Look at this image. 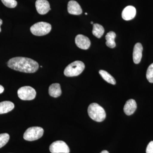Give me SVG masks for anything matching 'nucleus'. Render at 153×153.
Masks as SVG:
<instances>
[{"label": "nucleus", "instance_id": "nucleus-1", "mask_svg": "<svg viewBox=\"0 0 153 153\" xmlns=\"http://www.w3.org/2000/svg\"><path fill=\"white\" fill-rule=\"evenodd\" d=\"M7 65L10 68L16 71L28 73H34L39 68L38 63L36 61L25 57L11 58L7 62Z\"/></svg>", "mask_w": 153, "mask_h": 153}, {"label": "nucleus", "instance_id": "nucleus-25", "mask_svg": "<svg viewBox=\"0 0 153 153\" xmlns=\"http://www.w3.org/2000/svg\"><path fill=\"white\" fill-rule=\"evenodd\" d=\"M100 153H109L106 150H104L103 151H102V152H101Z\"/></svg>", "mask_w": 153, "mask_h": 153}, {"label": "nucleus", "instance_id": "nucleus-21", "mask_svg": "<svg viewBox=\"0 0 153 153\" xmlns=\"http://www.w3.org/2000/svg\"><path fill=\"white\" fill-rule=\"evenodd\" d=\"M6 7L10 8H13L16 7L17 2L16 0H1Z\"/></svg>", "mask_w": 153, "mask_h": 153}, {"label": "nucleus", "instance_id": "nucleus-4", "mask_svg": "<svg viewBox=\"0 0 153 153\" xmlns=\"http://www.w3.org/2000/svg\"><path fill=\"white\" fill-rule=\"evenodd\" d=\"M52 29L51 25L47 22H40L36 23L30 28V31L35 36H41L47 35Z\"/></svg>", "mask_w": 153, "mask_h": 153}, {"label": "nucleus", "instance_id": "nucleus-17", "mask_svg": "<svg viewBox=\"0 0 153 153\" xmlns=\"http://www.w3.org/2000/svg\"><path fill=\"white\" fill-rule=\"evenodd\" d=\"M104 31V28L102 25L98 24H94L92 33L97 38H101L103 36Z\"/></svg>", "mask_w": 153, "mask_h": 153}, {"label": "nucleus", "instance_id": "nucleus-5", "mask_svg": "<svg viewBox=\"0 0 153 153\" xmlns=\"http://www.w3.org/2000/svg\"><path fill=\"white\" fill-rule=\"evenodd\" d=\"M43 128L40 127H32L28 128L24 134V139L32 141L40 139L44 134Z\"/></svg>", "mask_w": 153, "mask_h": 153}, {"label": "nucleus", "instance_id": "nucleus-22", "mask_svg": "<svg viewBox=\"0 0 153 153\" xmlns=\"http://www.w3.org/2000/svg\"><path fill=\"white\" fill-rule=\"evenodd\" d=\"M146 152V153H153V141H152L151 142L149 143L147 147Z\"/></svg>", "mask_w": 153, "mask_h": 153}, {"label": "nucleus", "instance_id": "nucleus-15", "mask_svg": "<svg viewBox=\"0 0 153 153\" xmlns=\"http://www.w3.org/2000/svg\"><path fill=\"white\" fill-rule=\"evenodd\" d=\"M14 103L9 101H5L0 102V114L7 113L13 110L14 108Z\"/></svg>", "mask_w": 153, "mask_h": 153}, {"label": "nucleus", "instance_id": "nucleus-13", "mask_svg": "<svg viewBox=\"0 0 153 153\" xmlns=\"http://www.w3.org/2000/svg\"><path fill=\"white\" fill-rule=\"evenodd\" d=\"M137 108V105L135 100L130 99L126 102L124 107V111L127 115L133 114Z\"/></svg>", "mask_w": 153, "mask_h": 153}, {"label": "nucleus", "instance_id": "nucleus-3", "mask_svg": "<svg viewBox=\"0 0 153 153\" xmlns=\"http://www.w3.org/2000/svg\"><path fill=\"white\" fill-rule=\"evenodd\" d=\"M85 67V65L82 61L79 60L74 61L65 68L64 75L68 77L78 76L83 71Z\"/></svg>", "mask_w": 153, "mask_h": 153}, {"label": "nucleus", "instance_id": "nucleus-12", "mask_svg": "<svg viewBox=\"0 0 153 153\" xmlns=\"http://www.w3.org/2000/svg\"><path fill=\"white\" fill-rule=\"evenodd\" d=\"M143 47L142 44L140 43H137L134 47L133 59L134 63L138 64L140 62L142 57Z\"/></svg>", "mask_w": 153, "mask_h": 153}, {"label": "nucleus", "instance_id": "nucleus-14", "mask_svg": "<svg viewBox=\"0 0 153 153\" xmlns=\"http://www.w3.org/2000/svg\"><path fill=\"white\" fill-rule=\"evenodd\" d=\"M49 95L52 97H57L60 96L62 93V91L60 84L53 83L50 85L49 87Z\"/></svg>", "mask_w": 153, "mask_h": 153}, {"label": "nucleus", "instance_id": "nucleus-24", "mask_svg": "<svg viewBox=\"0 0 153 153\" xmlns=\"http://www.w3.org/2000/svg\"><path fill=\"white\" fill-rule=\"evenodd\" d=\"M2 20L1 19H0V33H1V25H2Z\"/></svg>", "mask_w": 153, "mask_h": 153}, {"label": "nucleus", "instance_id": "nucleus-6", "mask_svg": "<svg viewBox=\"0 0 153 153\" xmlns=\"http://www.w3.org/2000/svg\"><path fill=\"white\" fill-rule=\"evenodd\" d=\"M18 96L22 100H30L36 97V92L35 89L30 86L20 88L18 91Z\"/></svg>", "mask_w": 153, "mask_h": 153}, {"label": "nucleus", "instance_id": "nucleus-26", "mask_svg": "<svg viewBox=\"0 0 153 153\" xmlns=\"http://www.w3.org/2000/svg\"><path fill=\"white\" fill-rule=\"evenodd\" d=\"M91 25H92V24H93V22H91Z\"/></svg>", "mask_w": 153, "mask_h": 153}, {"label": "nucleus", "instance_id": "nucleus-7", "mask_svg": "<svg viewBox=\"0 0 153 153\" xmlns=\"http://www.w3.org/2000/svg\"><path fill=\"white\" fill-rule=\"evenodd\" d=\"M52 153H69L70 149L68 145L63 141H56L52 143L49 147Z\"/></svg>", "mask_w": 153, "mask_h": 153}, {"label": "nucleus", "instance_id": "nucleus-8", "mask_svg": "<svg viewBox=\"0 0 153 153\" xmlns=\"http://www.w3.org/2000/svg\"><path fill=\"white\" fill-rule=\"evenodd\" d=\"M75 42L77 47L84 50L88 49L91 45V41L89 38L82 35L76 36Z\"/></svg>", "mask_w": 153, "mask_h": 153}, {"label": "nucleus", "instance_id": "nucleus-20", "mask_svg": "<svg viewBox=\"0 0 153 153\" xmlns=\"http://www.w3.org/2000/svg\"><path fill=\"white\" fill-rule=\"evenodd\" d=\"M146 78L151 83H153V63L149 66L146 72Z\"/></svg>", "mask_w": 153, "mask_h": 153}, {"label": "nucleus", "instance_id": "nucleus-19", "mask_svg": "<svg viewBox=\"0 0 153 153\" xmlns=\"http://www.w3.org/2000/svg\"><path fill=\"white\" fill-rule=\"evenodd\" d=\"M10 139L9 134L4 133L0 134V148L3 147L6 145Z\"/></svg>", "mask_w": 153, "mask_h": 153}, {"label": "nucleus", "instance_id": "nucleus-27", "mask_svg": "<svg viewBox=\"0 0 153 153\" xmlns=\"http://www.w3.org/2000/svg\"><path fill=\"white\" fill-rule=\"evenodd\" d=\"M85 15H87V13H85Z\"/></svg>", "mask_w": 153, "mask_h": 153}, {"label": "nucleus", "instance_id": "nucleus-9", "mask_svg": "<svg viewBox=\"0 0 153 153\" xmlns=\"http://www.w3.org/2000/svg\"><path fill=\"white\" fill-rule=\"evenodd\" d=\"M36 7L37 12L41 15H45L51 10L49 3L47 0H37Z\"/></svg>", "mask_w": 153, "mask_h": 153}, {"label": "nucleus", "instance_id": "nucleus-18", "mask_svg": "<svg viewBox=\"0 0 153 153\" xmlns=\"http://www.w3.org/2000/svg\"><path fill=\"white\" fill-rule=\"evenodd\" d=\"M99 74L101 75L102 78L106 81L107 82L110 84L115 85L116 83L115 79L113 76H111L110 74L106 71L103 70H100L99 71Z\"/></svg>", "mask_w": 153, "mask_h": 153}, {"label": "nucleus", "instance_id": "nucleus-23", "mask_svg": "<svg viewBox=\"0 0 153 153\" xmlns=\"http://www.w3.org/2000/svg\"><path fill=\"white\" fill-rule=\"evenodd\" d=\"M4 87L2 86L1 85H0V94L4 92Z\"/></svg>", "mask_w": 153, "mask_h": 153}, {"label": "nucleus", "instance_id": "nucleus-16", "mask_svg": "<svg viewBox=\"0 0 153 153\" xmlns=\"http://www.w3.org/2000/svg\"><path fill=\"white\" fill-rule=\"evenodd\" d=\"M116 37V35L114 32L110 31L105 36V39L106 40V45L107 47L111 48H114L116 47L115 42V38Z\"/></svg>", "mask_w": 153, "mask_h": 153}, {"label": "nucleus", "instance_id": "nucleus-2", "mask_svg": "<svg viewBox=\"0 0 153 153\" xmlns=\"http://www.w3.org/2000/svg\"><path fill=\"white\" fill-rule=\"evenodd\" d=\"M88 113L91 118L97 122L103 121L106 117L105 111L102 107L96 103H92L89 105Z\"/></svg>", "mask_w": 153, "mask_h": 153}, {"label": "nucleus", "instance_id": "nucleus-10", "mask_svg": "<svg viewBox=\"0 0 153 153\" xmlns=\"http://www.w3.org/2000/svg\"><path fill=\"white\" fill-rule=\"evenodd\" d=\"M136 15V10L133 6H128L125 8L122 13L123 19L126 21H129L134 18Z\"/></svg>", "mask_w": 153, "mask_h": 153}, {"label": "nucleus", "instance_id": "nucleus-11", "mask_svg": "<svg viewBox=\"0 0 153 153\" xmlns=\"http://www.w3.org/2000/svg\"><path fill=\"white\" fill-rule=\"evenodd\" d=\"M67 9L68 13L71 15H79L82 13L81 7L75 1H70L68 2Z\"/></svg>", "mask_w": 153, "mask_h": 153}]
</instances>
